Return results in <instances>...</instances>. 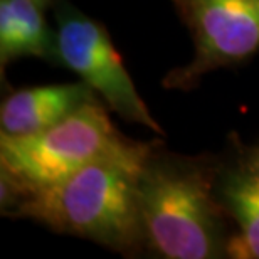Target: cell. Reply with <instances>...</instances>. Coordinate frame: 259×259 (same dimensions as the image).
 Masks as SVG:
<instances>
[{"instance_id":"1","label":"cell","mask_w":259,"mask_h":259,"mask_svg":"<svg viewBox=\"0 0 259 259\" xmlns=\"http://www.w3.org/2000/svg\"><path fill=\"white\" fill-rule=\"evenodd\" d=\"M155 142L95 160L19 199L4 215L91 241L126 257L148 256L138 204V172Z\"/></svg>"},{"instance_id":"8","label":"cell","mask_w":259,"mask_h":259,"mask_svg":"<svg viewBox=\"0 0 259 259\" xmlns=\"http://www.w3.org/2000/svg\"><path fill=\"white\" fill-rule=\"evenodd\" d=\"M35 0H0V67L20 58L61 66L56 29Z\"/></svg>"},{"instance_id":"9","label":"cell","mask_w":259,"mask_h":259,"mask_svg":"<svg viewBox=\"0 0 259 259\" xmlns=\"http://www.w3.org/2000/svg\"><path fill=\"white\" fill-rule=\"evenodd\" d=\"M35 2H37L44 10H51L53 9V5L56 4V0H35Z\"/></svg>"},{"instance_id":"4","label":"cell","mask_w":259,"mask_h":259,"mask_svg":"<svg viewBox=\"0 0 259 259\" xmlns=\"http://www.w3.org/2000/svg\"><path fill=\"white\" fill-rule=\"evenodd\" d=\"M51 10L54 12L61 67L74 72L96 93L108 110L123 120L165 135L140 96L105 25L69 0H56Z\"/></svg>"},{"instance_id":"7","label":"cell","mask_w":259,"mask_h":259,"mask_svg":"<svg viewBox=\"0 0 259 259\" xmlns=\"http://www.w3.org/2000/svg\"><path fill=\"white\" fill-rule=\"evenodd\" d=\"M100 100L84 81L20 88L0 106V133L22 137L58 125L88 103Z\"/></svg>"},{"instance_id":"5","label":"cell","mask_w":259,"mask_h":259,"mask_svg":"<svg viewBox=\"0 0 259 259\" xmlns=\"http://www.w3.org/2000/svg\"><path fill=\"white\" fill-rule=\"evenodd\" d=\"M194 40L187 64L163 77L167 90L190 91L217 69L259 53V0H172Z\"/></svg>"},{"instance_id":"2","label":"cell","mask_w":259,"mask_h":259,"mask_svg":"<svg viewBox=\"0 0 259 259\" xmlns=\"http://www.w3.org/2000/svg\"><path fill=\"white\" fill-rule=\"evenodd\" d=\"M219 157L180 155L153 143L137 190L147 254L163 259H227L236 232L215 195Z\"/></svg>"},{"instance_id":"3","label":"cell","mask_w":259,"mask_h":259,"mask_svg":"<svg viewBox=\"0 0 259 259\" xmlns=\"http://www.w3.org/2000/svg\"><path fill=\"white\" fill-rule=\"evenodd\" d=\"M111 121L101 100L88 103L44 132L0 133V210L2 215L19 199L69 177L95 160L133 148Z\"/></svg>"},{"instance_id":"6","label":"cell","mask_w":259,"mask_h":259,"mask_svg":"<svg viewBox=\"0 0 259 259\" xmlns=\"http://www.w3.org/2000/svg\"><path fill=\"white\" fill-rule=\"evenodd\" d=\"M215 195L236 227L229 259H259V170L237 138L219 157Z\"/></svg>"},{"instance_id":"10","label":"cell","mask_w":259,"mask_h":259,"mask_svg":"<svg viewBox=\"0 0 259 259\" xmlns=\"http://www.w3.org/2000/svg\"><path fill=\"white\" fill-rule=\"evenodd\" d=\"M251 157H252V162H254V165L259 170V148H252L251 150Z\"/></svg>"}]
</instances>
